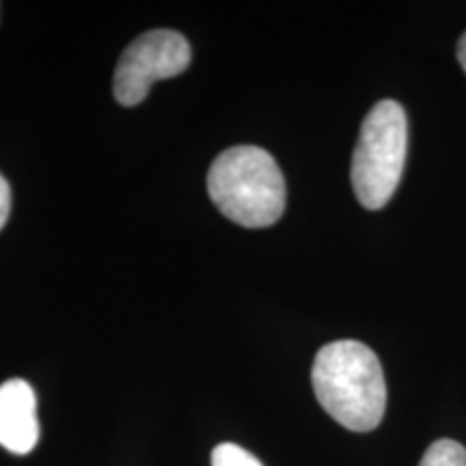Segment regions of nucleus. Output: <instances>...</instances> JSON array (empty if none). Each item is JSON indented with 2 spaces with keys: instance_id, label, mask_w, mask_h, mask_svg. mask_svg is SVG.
<instances>
[{
  "instance_id": "obj_9",
  "label": "nucleus",
  "mask_w": 466,
  "mask_h": 466,
  "mask_svg": "<svg viewBox=\"0 0 466 466\" xmlns=\"http://www.w3.org/2000/svg\"><path fill=\"white\" fill-rule=\"evenodd\" d=\"M458 61H460V67L466 72V33L460 37V42H458Z\"/></svg>"
},
{
  "instance_id": "obj_3",
  "label": "nucleus",
  "mask_w": 466,
  "mask_h": 466,
  "mask_svg": "<svg viewBox=\"0 0 466 466\" xmlns=\"http://www.w3.org/2000/svg\"><path fill=\"white\" fill-rule=\"evenodd\" d=\"M408 151V121L401 104L382 100L365 116L352 156V188L367 209H380L398 190Z\"/></svg>"
},
{
  "instance_id": "obj_2",
  "label": "nucleus",
  "mask_w": 466,
  "mask_h": 466,
  "mask_svg": "<svg viewBox=\"0 0 466 466\" xmlns=\"http://www.w3.org/2000/svg\"><path fill=\"white\" fill-rule=\"evenodd\" d=\"M208 192L227 218L248 229L275 225L288 199L281 168L258 145L225 149L209 167Z\"/></svg>"
},
{
  "instance_id": "obj_5",
  "label": "nucleus",
  "mask_w": 466,
  "mask_h": 466,
  "mask_svg": "<svg viewBox=\"0 0 466 466\" xmlns=\"http://www.w3.org/2000/svg\"><path fill=\"white\" fill-rule=\"evenodd\" d=\"M39 441L37 398L22 378L0 384V445L15 456H26Z\"/></svg>"
},
{
  "instance_id": "obj_1",
  "label": "nucleus",
  "mask_w": 466,
  "mask_h": 466,
  "mask_svg": "<svg viewBox=\"0 0 466 466\" xmlns=\"http://www.w3.org/2000/svg\"><path fill=\"white\" fill-rule=\"evenodd\" d=\"M313 391L319 406L343 428L371 432L387 408V382L374 350L354 339L324 346L313 360Z\"/></svg>"
},
{
  "instance_id": "obj_8",
  "label": "nucleus",
  "mask_w": 466,
  "mask_h": 466,
  "mask_svg": "<svg viewBox=\"0 0 466 466\" xmlns=\"http://www.w3.org/2000/svg\"><path fill=\"white\" fill-rule=\"evenodd\" d=\"M9 214H11V188L7 179H5L3 173H0V229L7 225Z\"/></svg>"
},
{
  "instance_id": "obj_4",
  "label": "nucleus",
  "mask_w": 466,
  "mask_h": 466,
  "mask_svg": "<svg viewBox=\"0 0 466 466\" xmlns=\"http://www.w3.org/2000/svg\"><path fill=\"white\" fill-rule=\"evenodd\" d=\"M192 50L177 31H149L127 46L115 69L113 91L121 106H137L158 80L173 78L188 69Z\"/></svg>"
},
{
  "instance_id": "obj_6",
  "label": "nucleus",
  "mask_w": 466,
  "mask_h": 466,
  "mask_svg": "<svg viewBox=\"0 0 466 466\" xmlns=\"http://www.w3.org/2000/svg\"><path fill=\"white\" fill-rule=\"evenodd\" d=\"M419 466H466V450L458 441L441 439L428 447Z\"/></svg>"
},
{
  "instance_id": "obj_7",
  "label": "nucleus",
  "mask_w": 466,
  "mask_h": 466,
  "mask_svg": "<svg viewBox=\"0 0 466 466\" xmlns=\"http://www.w3.org/2000/svg\"><path fill=\"white\" fill-rule=\"evenodd\" d=\"M212 466H264L253 453L238 447L236 442H223L214 447Z\"/></svg>"
}]
</instances>
